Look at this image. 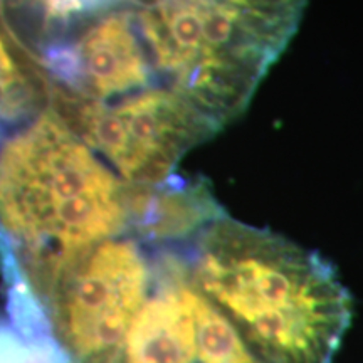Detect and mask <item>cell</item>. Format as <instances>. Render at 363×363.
Here are the masks:
<instances>
[{
	"instance_id": "cell-1",
	"label": "cell",
	"mask_w": 363,
	"mask_h": 363,
	"mask_svg": "<svg viewBox=\"0 0 363 363\" xmlns=\"http://www.w3.org/2000/svg\"><path fill=\"white\" fill-rule=\"evenodd\" d=\"M190 278L259 363H333L352 298L320 254L224 212L189 239Z\"/></svg>"
},
{
	"instance_id": "cell-5",
	"label": "cell",
	"mask_w": 363,
	"mask_h": 363,
	"mask_svg": "<svg viewBox=\"0 0 363 363\" xmlns=\"http://www.w3.org/2000/svg\"><path fill=\"white\" fill-rule=\"evenodd\" d=\"M187 242L157 246L148 296L108 363H259L190 278Z\"/></svg>"
},
{
	"instance_id": "cell-2",
	"label": "cell",
	"mask_w": 363,
	"mask_h": 363,
	"mask_svg": "<svg viewBox=\"0 0 363 363\" xmlns=\"http://www.w3.org/2000/svg\"><path fill=\"white\" fill-rule=\"evenodd\" d=\"M143 192L48 106L0 148V257L52 259L130 233Z\"/></svg>"
},
{
	"instance_id": "cell-6",
	"label": "cell",
	"mask_w": 363,
	"mask_h": 363,
	"mask_svg": "<svg viewBox=\"0 0 363 363\" xmlns=\"http://www.w3.org/2000/svg\"><path fill=\"white\" fill-rule=\"evenodd\" d=\"M48 106V79L9 29L0 4V123L29 121Z\"/></svg>"
},
{
	"instance_id": "cell-4",
	"label": "cell",
	"mask_w": 363,
	"mask_h": 363,
	"mask_svg": "<svg viewBox=\"0 0 363 363\" xmlns=\"http://www.w3.org/2000/svg\"><path fill=\"white\" fill-rule=\"evenodd\" d=\"M49 108L136 190L175 182L184 157L216 135L194 108L167 89H145L110 103L51 96Z\"/></svg>"
},
{
	"instance_id": "cell-3",
	"label": "cell",
	"mask_w": 363,
	"mask_h": 363,
	"mask_svg": "<svg viewBox=\"0 0 363 363\" xmlns=\"http://www.w3.org/2000/svg\"><path fill=\"white\" fill-rule=\"evenodd\" d=\"M306 0H147L133 11L160 88L216 131L242 115L296 34Z\"/></svg>"
}]
</instances>
